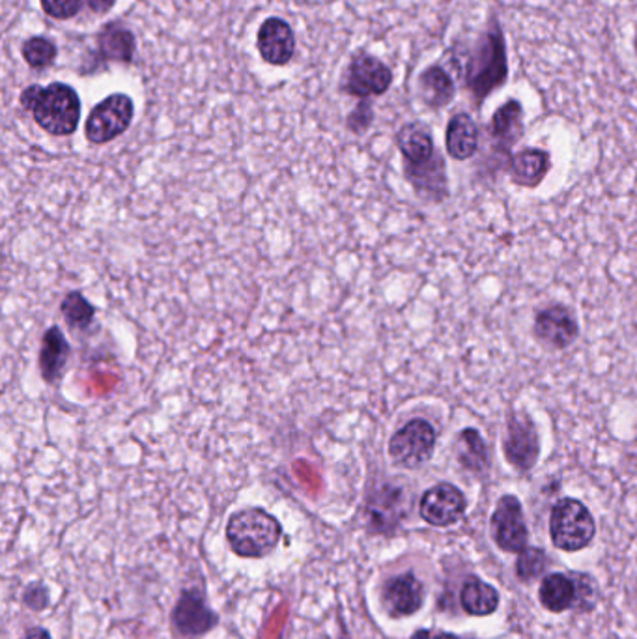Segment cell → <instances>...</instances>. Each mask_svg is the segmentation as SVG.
Here are the masks:
<instances>
[{"label": "cell", "mask_w": 637, "mask_h": 639, "mask_svg": "<svg viewBox=\"0 0 637 639\" xmlns=\"http://www.w3.org/2000/svg\"><path fill=\"white\" fill-rule=\"evenodd\" d=\"M398 148L406 159V167H419L436 157V148L428 128L423 124H408L398 131Z\"/></svg>", "instance_id": "2e32d148"}, {"label": "cell", "mask_w": 637, "mask_h": 639, "mask_svg": "<svg viewBox=\"0 0 637 639\" xmlns=\"http://www.w3.org/2000/svg\"><path fill=\"white\" fill-rule=\"evenodd\" d=\"M524 133V109L518 100H509L497 109L492 118V135L505 150Z\"/></svg>", "instance_id": "ac0fdd59"}, {"label": "cell", "mask_w": 637, "mask_h": 639, "mask_svg": "<svg viewBox=\"0 0 637 639\" xmlns=\"http://www.w3.org/2000/svg\"><path fill=\"white\" fill-rule=\"evenodd\" d=\"M438 639H460V638H456V636H451V634H443V636H439Z\"/></svg>", "instance_id": "1f68e13d"}, {"label": "cell", "mask_w": 637, "mask_h": 639, "mask_svg": "<svg viewBox=\"0 0 637 639\" xmlns=\"http://www.w3.org/2000/svg\"><path fill=\"white\" fill-rule=\"evenodd\" d=\"M466 505V497L456 486L441 483L426 490L419 512L426 524L447 527L453 526L464 516Z\"/></svg>", "instance_id": "ba28073f"}, {"label": "cell", "mask_w": 637, "mask_h": 639, "mask_svg": "<svg viewBox=\"0 0 637 639\" xmlns=\"http://www.w3.org/2000/svg\"><path fill=\"white\" fill-rule=\"evenodd\" d=\"M55 57H57V47L40 36L30 38L29 42L23 45V58L27 60L30 68H36V70L45 68L55 60Z\"/></svg>", "instance_id": "4316f807"}, {"label": "cell", "mask_w": 637, "mask_h": 639, "mask_svg": "<svg viewBox=\"0 0 637 639\" xmlns=\"http://www.w3.org/2000/svg\"><path fill=\"white\" fill-rule=\"evenodd\" d=\"M576 587L563 574H550L540 585V602L546 610L561 613L568 610L576 600Z\"/></svg>", "instance_id": "44dd1931"}, {"label": "cell", "mask_w": 637, "mask_h": 639, "mask_svg": "<svg viewBox=\"0 0 637 639\" xmlns=\"http://www.w3.org/2000/svg\"><path fill=\"white\" fill-rule=\"evenodd\" d=\"M595 520L587 507L576 499H561L552 511L550 533L553 544L565 552H578L595 537Z\"/></svg>", "instance_id": "277c9868"}, {"label": "cell", "mask_w": 637, "mask_h": 639, "mask_svg": "<svg viewBox=\"0 0 637 639\" xmlns=\"http://www.w3.org/2000/svg\"><path fill=\"white\" fill-rule=\"evenodd\" d=\"M391 83H393V73L382 60L370 55H359L352 60L348 68L344 88L352 96L369 98V96H380L383 92H387Z\"/></svg>", "instance_id": "30bf717a"}, {"label": "cell", "mask_w": 637, "mask_h": 639, "mask_svg": "<svg viewBox=\"0 0 637 639\" xmlns=\"http://www.w3.org/2000/svg\"><path fill=\"white\" fill-rule=\"evenodd\" d=\"M21 639H51V636H49V632L43 630V628H32V630H29Z\"/></svg>", "instance_id": "4dcf8cb0"}, {"label": "cell", "mask_w": 637, "mask_h": 639, "mask_svg": "<svg viewBox=\"0 0 637 639\" xmlns=\"http://www.w3.org/2000/svg\"><path fill=\"white\" fill-rule=\"evenodd\" d=\"M85 0H42L45 14L55 19H71L81 12Z\"/></svg>", "instance_id": "f1b7e54d"}, {"label": "cell", "mask_w": 637, "mask_h": 639, "mask_svg": "<svg viewBox=\"0 0 637 639\" xmlns=\"http://www.w3.org/2000/svg\"><path fill=\"white\" fill-rule=\"evenodd\" d=\"M462 606L469 615H490L499 606V595L492 585L473 578L462 589Z\"/></svg>", "instance_id": "7402d4cb"}, {"label": "cell", "mask_w": 637, "mask_h": 639, "mask_svg": "<svg viewBox=\"0 0 637 639\" xmlns=\"http://www.w3.org/2000/svg\"><path fill=\"white\" fill-rule=\"evenodd\" d=\"M258 51L273 66H284L294 57L296 38L283 19L269 17L258 30Z\"/></svg>", "instance_id": "8fae6325"}, {"label": "cell", "mask_w": 637, "mask_h": 639, "mask_svg": "<svg viewBox=\"0 0 637 639\" xmlns=\"http://www.w3.org/2000/svg\"><path fill=\"white\" fill-rule=\"evenodd\" d=\"M443 169H445L443 159L436 156L425 165L406 167V176L419 191L426 189V193H430V195H439L441 189L445 191V171Z\"/></svg>", "instance_id": "d4e9b609"}, {"label": "cell", "mask_w": 637, "mask_h": 639, "mask_svg": "<svg viewBox=\"0 0 637 639\" xmlns=\"http://www.w3.org/2000/svg\"><path fill=\"white\" fill-rule=\"evenodd\" d=\"M70 342L62 329L57 326L49 327L42 337L40 348V372L45 384H55L70 359Z\"/></svg>", "instance_id": "9a60e30c"}, {"label": "cell", "mask_w": 637, "mask_h": 639, "mask_svg": "<svg viewBox=\"0 0 637 639\" xmlns=\"http://www.w3.org/2000/svg\"><path fill=\"white\" fill-rule=\"evenodd\" d=\"M505 455L510 464L518 469H531L540 455V440L537 426L527 413H512L505 438Z\"/></svg>", "instance_id": "9c48e42d"}, {"label": "cell", "mask_w": 637, "mask_h": 639, "mask_svg": "<svg viewBox=\"0 0 637 639\" xmlns=\"http://www.w3.org/2000/svg\"><path fill=\"white\" fill-rule=\"evenodd\" d=\"M419 88H421V96L426 101V105H430L434 109L449 105L456 94L453 79L439 66H430L421 73Z\"/></svg>", "instance_id": "ffe728a7"}, {"label": "cell", "mask_w": 637, "mask_h": 639, "mask_svg": "<svg viewBox=\"0 0 637 639\" xmlns=\"http://www.w3.org/2000/svg\"><path fill=\"white\" fill-rule=\"evenodd\" d=\"M509 64H507V45L501 29L494 25L471 51L466 70V86L475 103L481 105L494 90L507 83Z\"/></svg>", "instance_id": "6da1fadb"}, {"label": "cell", "mask_w": 637, "mask_h": 639, "mask_svg": "<svg viewBox=\"0 0 637 639\" xmlns=\"http://www.w3.org/2000/svg\"><path fill=\"white\" fill-rule=\"evenodd\" d=\"M636 51H637V36H636Z\"/></svg>", "instance_id": "d6a6232c"}, {"label": "cell", "mask_w": 637, "mask_h": 639, "mask_svg": "<svg viewBox=\"0 0 637 639\" xmlns=\"http://www.w3.org/2000/svg\"><path fill=\"white\" fill-rule=\"evenodd\" d=\"M283 535L281 524L264 509L234 512L227 524V540L240 557H264L271 554Z\"/></svg>", "instance_id": "7a4b0ae2"}, {"label": "cell", "mask_w": 637, "mask_h": 639, "mask_svg": "<svg viewBox=\"0 0 637 639\" xmlns=\"http://www.w3.org/2000/svg\"><path fill=\"white\" fill-rule=\"evenodd\" d=\"M546 567V554L540 548H525L520 552L516 572L522 580H533Z\"/></svg>", "instance_id": "83f0119b"}, {"label": "cell", "mask_w": 637, "mask_h": 639, "mask_svg": "<svg viewBox=\"0 0 637 639\" xmlns=\"http://www.w3.org/2000/svg\"><path fill=\"white\" fill-rule=\"evenodd\" d=\"M116 0H86L88 8L94 12V14H107L114 6Z\"/></svg>", "instance_id": "f546056e"}, {"label": "cell", "mask_w": 637, "mask_h": 639, "mask_svg": "<svg viewBox=\"0 0 637 639\" xmlns=\"http://www.w3.org/2000/svg\"><path fill=\"white\" fill-rule=\"evenodd\" d=\"M425 602V589L421 582L408 572L383 585V604L393 617H408L421 610Z\"/></svg>", "instance_id": "7c38bea8"}, {"label": "cell", "mask_w": 637, "mask_h": 639, "mask_svg": "<svg viewBox=\"0 0 637 639\" xmlns=\"http://www.w3.org/2000/svg\"><path fill=\"white\" fill-rule=\"evenodd\" d=\"M174 625L187 638L206 634L217 623V617L197 591H185L174 610Z\"/></svg>", "instance_id": "4fadbf2b"}, {"label": "cell", "mask_w": 637, "mask_h": 639, "mask_svg": "<svg viewBox=\"0 0 637 639\" xmlns=\"http://www.w3.org/2000/svg\"><path fill=\"white\" fill-rule=\"evenodd\" d=\"M447 152L449 156L466 161L475 156L479 148V129L475 126L473 118L466 113L454 114L447 126Z\"/></svg>", "instance_id": "e0dca14e"}, {"label": "cell", "mask_w": 637, "mask_h": 639, "mask_svg": "<svg viewBox=\"0 0 637 639\" xmlns=\"http://www.w3.org/2000/svg\"><path fill=\"white\" fill-rule=\"evenodd\" d=\"M550 169V156L544 150H524L510 163L512 180L524 187H537Z\"/></svg>", "instance_id": "d6986e66"}, {"label": "cell", "mask_w": 637, "mask_h": 639, "mask_svg": "<svg viewBox=\"0 0 637 639\" xmlns=\"http://www.w3.org/2000/svg\"><path fill=\"white\" fill-rule=\"evenodd\" d=\"M133 101L126 94H113L101 101L86 120V139L92 144H105L128 131L133 120Z\"/></svg>", "instance_id": "5b68a950"}, {"label": "cell", "mask_w": 637, "mask_h": 639, "mask_svg": "<svg viewBox=\"0 0 637 639\" xmlns=\"http://www.w3.org/2000/svg\"><path fill=\"white\" fill-rule=\"evenodd\" d=\"M436 447V430L425 419H413L389 441V455L404 468H419L430 460Z\"/></svg>", "instance_id": "8992f818"}, {"label": "cell", "mask_w": 637, "mask_h": 639, "mask_svg": "<svg viewBox=\"0 0 637 639\" xmlns=\"http://www.w3.org/2000/svg\"><path fill=\"white\" fill-rule=\"evenodd\" d=\"M492 535L497 546L510 554H520L527 546V526L518 497L505 496L492 516Z\"/></svg>", "instance_id": "52a82bcc"}, {"label": "cell", "mask_w": 637, "mask_h": 639, "mask_svg": "<svg viewBox=\"0 0 637 639\" xmlns=\"http://www.w3.org/2000/svg\"><path fill=\"white\" fill-rule=\"evenodd\" d=\"M535 333L540 341L550 346L567 348L578 337V324L567 307L555 305L538 314Z\"/></svg>", "instance_id": "5bb4252c"}, {"label": "cell", "mask_w": 637, "mask_h": 639, "mask_svg": "<svg viewBox=\"0 0 637 639\" xmlns=\"http://www.w3.org/2000/svg\"><path fill=\"white\" fill-rule=\"evenodd\" d=\"M456 451H458L460 464L464 468H468L469 471H482L488 464L486 443L482 440L479 430H475V428H466L458 434Z\"/></svg>", "instance_id": "603a6c76"}, {"label": "cell", "mask_w": 637, "mask_h": 639, "mask_svg": "<svg viewBox=\"0 0 637 639\" xmlns=\"http://www.w3.org/2000/svg\"><path fill=\"white\" fill-rule=\"evenodd\" d=\"M100 47L103 55H107L113 60H129V58L133 57L135 40H133L129 30L111 25V27L103 30L100 38Z\"/></svg>", "instance_id": "484cf974"}, {"label": "cell", "mask_w": 637, "mask_h": 639, "mask_svg": "<svg viewBox=\"0 0 637 639\" xmlns=\"http://www.w3.org/2000/svg\"><path fill=\"white\" fill-rule=\"evenodd\" d=\"M60 313L73 331H86L94 322L96 307L81 292L73 290V292L66 294V298L62 299Z\"/></svg>", "instance_id": "cb8c5ba5"}, {"label": "cell", "mask_w": 637, "mask_h": 639, "mask_svg": "<svg viewBox=\"0 0 637 639\" xmlns=\"http://www.w3.org/2000/svg\"><path fill=\"white\" fill-rule=\"evenodd\" d=\"M30 111L40 128L51 135L66 137L79 126L81 101L71 86L53 83L40 88Z\"/></svg>", "instance_id": "3957f363"}]
</instances>
